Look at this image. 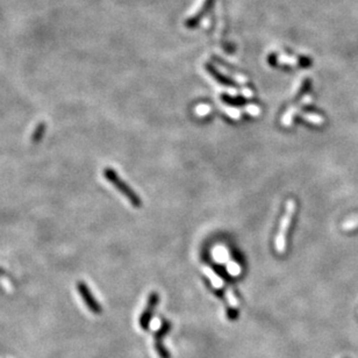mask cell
Here are the masks:
<instances>
[{"mask_svg": "<svg viewBox=\"0 0 358 358\" xmlns=\"http://www.w3.org/2000/svg\"><path fill=\"white\" fill-rule=\"evenodd\" d=\"M104 176H105V178L109 180V182L113 185L117 190L120 192L122 195H125V198L128 200V201L132 203L133 206H135L136 209L138 207H141L142 205V200L140 199V197L134 192L132 188H130L127 184L122 180L120 177L118 176V173L115 172L113 169L107 168L104 170Z\"/></svg>", "mask_w": 358, "mask_h": 358, "instance_id": "obj_1", "label": "cell"}, {"mask_svg": "<svg viewBox=\"0 0 358 358\" xmlns=\"http://www.w3.org/2000/svg\"><path fill=\"white\" fill-rule=\"evenodd\" d=\"M295 207L296 205L294 200H288L286 203V211H285L284 218L282 219V221H280V228L276 238V248L279 253H283L285 251V248H286V237L288 229H290L292 219H293Z\"/></svg>", "mask_w": 358, "mask_h": 358, "instance_id": "obj_2", "label": "cell"}, {"mask_svg": "<svg viewBox=\"0 0 358 358\" xmlns=\"http://www.w3.org/2000/svg\"><path fill=\"white\" fill-rule=\"evenodd\" d=\"M159 301H160V296H159V294L156 293V292H152V293L149 294L147 305H145L143 313L140 315V320H138L141 329H143V330L149 329L150 321H151L152 315H154V313H155V309H156Z\"/></svg>", "mask_w": 358, "mask_h": 358, "instance_id": "obj_3", "label": "cell"}, {"mask_svg": "<svg viewBox=\"0 0 358 358\" xmlns=\"http://www.w3.org/2000/svg\"><path fill=\"white\" fill-rule=\"evenodd\" d=\"M171 330V323L168 321H163L162 323L161 328L159 329V332L155 334V340H154V345H155V350L157 352V355H159L160 358H171L170 353L167 349L164 348L163 345V337L167 335L169 332Z\"/></svg>", "mask_w": 358, "mask_h": 358, "instance_id": "obj_4", "label": "cell"}, {"mask_svg": "<svg viewBox=\"0 0 358 358\" xmlns=\"http://www.w3.org/2000/svg\"><path fill=\"white\" fill-rule=\"evenodd\" d=\"M77 288H78V292L80 296H82V299L84 300V302H85V305L88 307V310H90L92 313L94 314H100L101 313V306L99 305L97 300L94 299V296L92 295L90 288H88L87 285L83 282H79L77 284Z\"/></svg>", "mask_w": 358, "mask_h": 358, "instance_id": "obj_5", "label": "cell"}, {"mask_svg": "<svg viewBox=\"0 0 358 358\" xmlns=\"http://www.w3.org/2000/svg\"><path fill=\"white\" fill-rule=\"evenodd\" d=\"M202 270H203V272H205V275H206L207 277H209V278L212 280V284H213L214 287H217V288H220V287H221V285H222L221 278L217 275V273H215L213 270H212L211 268H207V267L203 268Z\"/></svg>", "mask_w": 358, "mask_h": 358, "instance_id": "obj_6", "label": "cell"}, {"mask_svg": "<svg viewBox=\"0 0 358 358\" xmlns=\"http://www.w3.org/2000/svg\"><path fill=\"white\" fill-rule=\"evenodd\" d=\"M206 69L210 71V74L218 80V82H220L221 84H226V85H232V82H230L229 79H227L226 77L221 76L217 70H215V69L212 68L211 65H206Z\"/></svg>", "mask_w": 358, "mask_h": 358, "instance_id": "obj_7", "label": "cell"}, {"mask_svg": "<svg viewBox=\"0 0 358 358\" xmlns=\"http://www.w3.org/2000/svg\"><path fill=\"white\" fill-rule=\"evenodd\" d=\"M302 118L305 119L307 121H311L312 124L314 125H322L323 124V118L320 117V115H315V114H310V113H303Z\"/></svg>", "mask_w": 358, "mask_h": 358, "instance_id": "obj_8", "label": "cell"}, {"mask_svg": "<svg viewBox=\"0 0 358 358\" xmlns=\"http://www.w3.org/2000/svg\"><path fill=\"white\" fill-rule=\"evenodd\" d=\"M222 110L226 112L227 114L229 115V117H232L233 119H240L241 118V114H240V112H238L237 110H235V109H232V107H222Z\"/></svg>", "mask_w": 358, "mask_h": 358, "instance_id": "obj_9", "label": "cell"}, {"mask_svg": "<svg viewBox=\"0 0 358 358\" xmlns=\"http://www.w3.org/2000/svg\"><path fill=\"white\" fill-rule=\"evenodd\" d=\"M295 112V109H290L287 112H286V114H285V117L283 119V124L285 126H290L291 125V122H292V118H293V113Z\"/></svg>", "mask_w": 358, "mask_h": 358, "instance_id": "obj_10", "label": "cell"}, {"mask_svg": "<svg viewBox=\"0 0 358 358\" xmlns=\"http://www.w3.org/2000/svg\"><path fill=\"white\" fill-rule=\"evenodd\" d=\"M211 112V107L209 105H199L197 109H195V113H197V115H201V117H203V115H207Z\"/></svg>", "mask_w": 358, "mask_h": 358, "instance_id": "obj_11", "label": "cell"}, {"mask_svg": "<svg viewBox=\"0 0 358 358\" xmlns=\"http://www.w3.org/2000/svg\"><path fill=\"white\" fill-rule=\"evenodd\" d=\"M227 315H228V319L229 320H236L237 317H238V312H237V309L236 307H230V309L227 311Z\"/></svg>", "mask_w": 358, "mask_h": 358, "instance_id": "obj_12", "label": "cell"}, {"mask_svg": "<svg viewBox=\"0 0 358 358\" xmlns=\"http://www.w3.org/2000/svg\"><path fill=\"white\" fill-rule=\"evenodd\" d=\"M43 129H44V125L43 124H41L40 126L37 127V129L35 130V134H34V136H33V141L35 142L37 141L38 138H40L42 136V133H43Z\"/></svg>", "mask_w": 358, "mask_h": 358, "instance_id": "obj_13", "label": "cell"}, {"mask_svg": "<svg viewBox=\"0 0 358 358\" xmlns=\"http://www.w3.org/2000/svg\"><path fill=\"white\" fill-rule=\"evenodd\" d=\"M245 111H247L248 113H250L251 115H259L260 112H261V110L259 109V107L255 106V105H250V106H248L247 109H245Z\"/></svg>", "mask_w": 358, "mask_h": 358, "instance_id": "obj_14", "label": "cell"}, {"mask_svg": "<svg viewBox=\"0 0 358 358\" xmlns=\"http://www.w3.org/2000/svg\"><path fill=\"white\" fill-rule=\"evenodd\" d=\"M242 93H243V95H245L247 98H250V97H252V92L248 90V88H244L243 91H242Z\"/></svg>", "mask_w": 358, "mask_h": 358, "instance_id": "obj_15", "label": "cell"}]
</instances>
